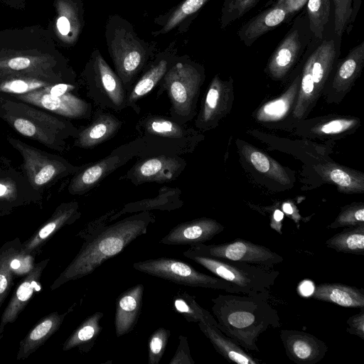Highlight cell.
Instances as JSON below:
<instances>
[{"instance_id": "obj_5", "label": "cell", "mask_w": 364, "mask_h": 364, "mask_svg": "<svg viewBox=\"0 0 364 364\" xmlns=\"http://www.w3.org/2000/svg\"><path fill=\"white\" fill-rule=\"evenodd\" d=\"M136 130L139 136L129 144L140 158L191 153L204 138L197 130L159 115L144 116Z\"/></svg>"}, {"instance_id": "obj_13", "label": "cell", "mask_w": 364, "mask_h": 364, "mask_svg": "<svg viewBox=\"0 0 364 364\" xmlns=\"http://www.w3.org/2000/svg\"><path fill=\"white\" fill-rule=\"evenodd\" d=\"M135 157L136 154L129 144L119 146L100 161L80 167L69 183L68 192L72 195L87 193L108 175Z\"/></svg>"}, {"instance_id": "obj_47", "label": "cell", "mask_w": 364, "mask_h": 364, "mask_svg": "<svg viewBox=\"0 0 364 364\" xmlns=\"http://www.w3.org/2000/svg\"><path fill=\"white\" fill-rule=\"evenodd\" d=\"M117 210L113 209L89 222L78 233L77 236L84 241H87L100 232H101L109 222L110 217Z\"/></svg>"}, {"instance_id": "obj_55", "label": "cell", "mask_w": 364, "mask_h": 364, "mask_svg": "<svg viewBox=\"0 0 364 364\" xmlns=\"http://www.w3.org/2000/svg\"><path fill=\"white\" fill-rule=\"evenodd\" d=\"M235 0H225L221 9V14L226 12Z\"/></svg>"}, {"instance_id": "obj_6", "label": "cell", "mask_w": 364, "mask_h": 364, "mask_svg": "<svg viewBox=\"0 0 364 364\" xmlns=\"http://www.w3.org/2000/svg\"><path fill=\"white\" fill-rule=\"evenodd\" d=\"M205 78V69L187 55L176 58L159 82L158 94L166 91L171 102V118L185 124L196 114L200 89Z\"/></svg>"}, {"instance_id": "obj_8", "label": "cell", "mask_w": 364, "mask_h": 364, "mask_svg": "<svg viewBox=\"0 0 364 364\" xmlns=\"http://www.w3.org/2000/svg\"><path fill=\"white\" fill-rule=\"evenodd\" d=\"M89 96L101 109L120 112L127 107V92L122 80L95 48L83 72Z\"/></svg>"}, {"instance_id": "obj_3", "label": "cell", "mask_w": 364, "mask_h": 364, "mask_svg": "<svg viewBox=\"0 0 364 364\" xmlns=\"http://www.w3.org/2000/svg\"><path fill=\"white\" fill-rule=\"evenodd\" d=\"M0 117L21 135L58 151H63L67 139H75L79 132L62 117L3 93H0Z\"/></svg>"}, {"instance_id": "obj_45", "label": "cell", "mask_w": 364, "mask_h": 364, "mask_svg": "<svg viewBox=\"0 0 364 364\" xmlns=\"http://www.w3.org/2000/svg\"><path fill=\"white\" fill-rule=\"evenodd\" d=\"M259 1V0H235L226 12L220 14V28L225 29L230 23L240 18L252 9Z\"/></svg>"}, {"instance_id": "obj_16", "label": "cell", "mask_w": 364, "mask_h": 364, "mask_svg": "<svg viewBox=\"0 0 364 364\" xmlns=\"http://www.w3.org/2000/svg\"><path fill=\"white\" fill-rule=\"evenodd\" d=\"M363 67L364 41H362L351 48L345 58L338 60L330 77L331 82L324 88L326 100L328 103H339L351 90Z\"/></svg>"}, {"instance_id": "obj_23", "label": "cell", "mask_w": 364, "mask_h": 364, "mask_svg": "<svg viewBox=\"0 0 364 364\" xmlns=\"http://www.w3.org/2000/svg\"><path fill=\"white\" fill-rule=\"evenodd\" d=\"M210 0H182L177 5L155 17L154 22L159 28L151 32L154 37L165 35L173 30L186 33L202 8Z\"/></svg>"}, {"instance_id": "obj_32", "label": "cell", "mask_w": 364, "mask_h": 364, "mask_svg": "<svg viewBox=\"0 0 364 364\" xmlns=\"http://www.w3.org/2000/svg\"><path fill=\"white\" fill-rule=\"evenodd\" d=\"M322 178L337 186L339 191L348 193L364 192V174L335 163H326L317 168Z\"/></svg>"}, {"instance_id": "obj_30", "label": "cell", "mask_w": 364, "mask_h": 364, "mask_svg": "<svg viewBox=\"0 0 364 364\" xmlns=\"http://www.w3.org/2000/svg\"><path fill=\"white\" fill-rule=\"evenodd\" d=\"M311 297L342 307L364 309V289L341 283L319 284Z\"/></svg>"}, {"instance_id": "obj_12", "label": "cell", "mask_w": 364, "mask_h": 364, "mask_svg": "<svg viewBox=\"0 0 364 364\" xmlns=\"http://www.w3.org/2000/svg\"><path fill=\"white\" fill-rule=\"evenodd\" d=\"M188 249L204 256L242 262L266 268H274L284 260L281 255L272 250L241 238L221 244H195Z\"/></svg>"}, {"instance_id": "obj_25", "label": "cell", "mask_w": 364, "mask_h": 364, "mask_svg": "<svg viewBox=\"0 0 364 364\" xmlns=\"http://www.w3.org/2000/svg\"><path fill=\"white\" fill-rule=\"evenodd\" d=\"M144 287L136 284L122 292L116 300L114 326L117 337L131 332L139 318Z\"/></svg>"}, {"instance_id": "obj_21", "label": "cell", "mask_w": 364, "mask_h": 364, "mask_svg": "<svg viewBox=\"0 0 364 364\" xmlns=\"http://www.w3.org/2000/svg\"><path fill=\"white\" fill-rule=\"evenodd\" d=\"M81 215L77 201L60 203L50 218L31 237L22 243L23 250L38 255L43 246L59 230L74 223Z\"/></svg>"}, {"instance_id": "obj_50", "label": "cell", "mask_w": 364, "mask_h": 364, "mask_svg": "<svg viewBox=\"0 0 364 364\" xmlns=\"http://www.w3.org/2000/svg\"><path fill=\"white\" fill-rule=\"evenodd\" d=\"M14 278L9 272L0 267V307L14 285Z\"/></svg>"}, {"instance_id": "obj_31", "label": "cell", "mask_w": 364, "mask_h": 364, "mask_svg": "<svg viewBox=\"0 0 364 364\" xmlns=\"http://www.w3.org/2000/svg\"><path fill=\"white\" fill-rule=\"evenodd\" d=\"M26 252L18 237L5 242L0 247V267L10 272L14 279L23 278L35 267L36 257Z\"/></svg>"}, {"instance_id": "obj_14", "label": "cell", "mask_w": 364, "mask_h": 364, "mask_svg": "<svg viewBox=\"0 0 364 364\" xmlns=\"http://www.w3.org/2000/svg\"><path fill=\"white\" fill-rule=\"evenodd\" d=\"M234 102L233 79H222L215 75L208 87L195 121L196 127L202 131L217 127L220 122L231 111Z\"/></svg>"}, {"instance_id": "obj_29", "label": "cell", "mask_w": 364, "mask_h": 364, "mask_svg": "<svg viewBox=\"0 0 364 364\" xmlns=\"http://www.w3.org/2000/svg\"><path fill=\"white\" fill-rule=\"evenodd\" d=\"M201 332L210 341L215 350L225 360L238 364H260L261 360L248 354L233 339L224 334L217 326L198 323Z\"/></svg>"}, {"instance_id": "obj_24", "label": "cell", "mask_w": 364, "mask_h": 364, "mask_svg": "<svg viewBox=\"0 0 364 364\" xmlns=\"http://www.w3.org/2000/svg\"><path fill=\"white\" fill-rule=\"evenodd\" d=\"M291 14L284 4L275 2L244 23L237 36L245 46H251L259 37L274 29Z\"/></svg>"}, {"instance_id": "obj_54", "label": "cell", "mask_w": 364, "mask_h": 364, "mask_svg": "<svg viewBox=\"0 0 364 364\" xmlns=\"http://www.w3.org/2000/svg\"><path fill=\"white\" fill-rule=\"evenodd\" d=\"M282 210H283V212H284L287 215H294V217L295 218V215L294 213V207L292 206V205L289 203H284L282 205ZM295 221H296V219H295Z\"/></svg>"}, {"instance_id": "obj_48", "label": "cell", "mask_w": 364, "mask_h": 364, "mask_svg": "<svg viewBox=\"0 0 364 364\" xmlns=\"http://www.w3.org/2000/svg\"><path fill=\"white\" fill-rule=\"evenodd\" d=\"M178 341L177 349L169 364H194L195 361L191 355L187 337L180 335Z\"/></svg>"}, {"instance_id": "obj_33", "label": "cell", "mask_w": 364, "mask_h": 364, "mask_svg": "<svg viewBox=\"0 0 364 364\" xmlns=\"http://www.w3.org/2000/svg\"><path fill=\"white\" fill-rule=\"evenodd\" d=\"M300 78L301 75L298 74L281 96L262 105L257 110L255 119L259 122H276L292 111L299 89Z\"/></svg>"}, {"instance_id": "obj_34", "label": "cell", "mask_w": 364, "mask_h": 364, "mask_svg": "<svg viewBox=\"0 0 364 364\" xmlns=\"http://www.w3.org/2000/svg\"><path fill=\"white\" fill-rule=\"evenodd\" d=\"M104 314L97 311L87 317L63 344V350L77 348L81 353L90 352L102 331L100 321Z\"/></svg>"}, {"instance_id": "obj_2", "label": "cell", "mask_w": 364, "mask_h": 364, "mask_svg": "<svg viewBox=\"0 0 364 364\" xmlns=\"http://www.w3.org/2000/svg\"><path fill=\"white\" fill-rule=\"evenodd\" d=\"M154 222L152 213L142 211L107 225L95 237L83 242L78 253L55 279L50 289L53 291L68 282L92 274L138 237L146 234L148 227Z\"/></svg>"}, {"instance_id": "obj_18", "label": "cell", "mask_w": 364, "mask_h": 364, "mask_svg": "<svg viewBox=\"0 0 364 364\" xmlns=\"http://www.w3.org/2000/svg\"><path fill=\"white\" fill-rule=\"evenodd\" d=\"M177 53L176 42L173 41L164 50L156 53L127 93V107L135 108L136 102L159 84L178 57Z\"/></svg>"}, {"instance_id": "obj_38", "label": "cell", "mask_w": 364, "mask_h": 364, "mask_svg": "<svg viewBox=\"0 0 364 364\" xmlns=\"http://www.w3.org/2000/svg\"><path fill=\"white\" fill-rule=\"evenodd\" d=\"M64 14L57 20V28L61 36L68 37V41L74 42L80 35L83 25V7L81 0L64 4Z\"/></svg>"}, {"instance_id": "obj_20", "label": "cell", "mask_w": 364, "mask_h": 364, "mask_svg": "<svg viewBox=\"0 0 364 364\" xmlns=\"http://www.w3.org/2000/svg\"><path fill=\"white\" fill-rule=\"evenodd\" d=\"M224 228L216 220L204 217L196 218L178 224L159 242L168 245L203 243L222 232Z\"/></svg>"}, {"instance_id": "obj_7", "label": "cell", "mask_w": 364, "mask_h": 364, "mask_svg": "<svg viewBox=\"0 0 364 364\" xmlns=\"http://www.w3.org/2000/svg\"><path fill=\"white\" fill-rule=\"evenodd\" d=\"M183 255L216 277L237 287L242 294H250L269 290L279 275V272L273 268L204 256L189 249L183 252Z\"/></svg>"}, {"instance_id": "obj_46", "label": "cell", "mask_w": 364, "mask_h": 364, "mask_svg": "<svg viewBox=\"0 0 364 364\" xmlns=\"http://www.w3.org/2000/svg\"><path fill=\"white\" fill-rule=\"evenodd\" d=\"M17 188L11 180H0V215L1 213L11 210L14 206L20 205L17 203Z\"/></svg>"}, {"instance_id": "obj_15", "label": "cell", "mask_w": 364, "mask_h": 364, "mask_svg": "<svg viewBox=\"0 0 364 364\" xmlns=\"http://www.w3.org/2000/svg\"><path fill=\"white\" fill-rule=\"evenodd\" d=\"M186 161L181 156L156 155L141 158L122 178L138 186L144 183H168L185 170Z\"/></svg>"}, {"instance_id": "obj_42", "label": "cell", "mask_w": 364, "mask_h": 364, "mask_svg": "<svg viewBox=\"0 0 364 364\" xmlns=\"http://www.w3.org/2000/svg\"><path fill=\"white\" fill-rule=\"evenodd\" d=\"M364 225V203L353 202L341 208L336 219L328 228H348Z\"/></svg>"}, {"instance_id": "obj_44", "label": "cell", "mask_w": 364, "mask_h": 364, "mask_svg": "<svg viewBox=\"0 0 364 364\" xmlns=\"http://www.w3.org/2000/svg\"><path fill=\"white\" fill-rule=\"evenodd\" d=\"M171 331L164 327L156 329L149 336L148 342V363L159 364L168 342Z\"/></svg>"}, {"instance_id": "obj_11", "label": "cell", "mask_w": 364, "mask_h": 364, "mask_svg": "<svg viewBox=\"0 0 364 364\" xmlns=\"http://www.w3.org/2000/svg\"><path fill=\"white\" fill-rule=\"evenodd\" d=\"M314 38L307 15H299L272 53L265 68L267 74L275 80L284 78L304 57Z\"/></svg>"}, {"instance_id": "obj_51", "label": "cell", "mask_w": 364, "mask_h": 364, "mask_svg": "<svg viewBox=\"0 0 364 364\" xmlns=\"http://www.w3.org/2000/svg\"><path fill=\"white\" fill-rule=\"evenodd\" d=\"M31 65V60L26 57H15L11 58L6 63L8 69L15 72L27 70Z\"/></svg>"}, {"instance_id": "obj_9", "label": "cell", "mask_w": 364, "mask_h": 364, "mask_svg": "<svg viewBox=\"0 0 364 364\" xmlns=\"http://www.w3.org/2000/svg\"><path fill=\"white\" fill-rule=\"evenodd\" d=\"M7 140L21 154L22 168L34 191H42L59 179L75 173L80 168L60 156L40 150L19 139L8 136Z\"/></svg>"}, {"instance_id": "obj_41", "label": "cell", "mask_w": 364, "mask_h": 364, "mask_svg": "<svg viewBox=\"0 0 364 364\" xmlns=\"http://www.w3.org/2000/svg\"><path fill=\"white\" fill-rule=\"evenodd\" d=\"M54 84L55 82L32 77H11L0 82V93L11 95H21Z\"/></svg>"}, {"instance_id": "obj_22", "label": "cell", "mask_w": 364, "mask_h": 364, "mask_svg": "<svg viewBox=\"0 0 364 364\" xmlns=\"http://www.w3.org/2000/svg\"><path fill=\"white\" fill-rule=\"evenodd\" d=\"M48 262V258L36 263L33 269L21 278L2 314L0 321V340L2 338L6 326L16 321L33 294L41 290V277Z\"/></svg>"}, {"instance_id": "obj_4", "label": "cell", "mask_w": 364, "mask_h": 364, "mask_svg": "<svg viewBox=\"0 0 364 364\" xmlns=\"http://www.w3.org/2000/svg\"><path fill=\"white\" fill-rule=\"evenodd\" d=\"M105 38L114 71L128 91L158 52L157 44L140 38L134 25L119 14L107 18Z\"/></svg>"}, {"instance_id": "obj_17", "label": "cell", "mask_w": 364, "mask_h": 364, "mask_svg": "<svg viewBox=\"0 0 364 364\" xmlns=\"http://www.w3.org/2000/svg\"><path fill=\"white\" fill-rule=\"evenodd\" d=\"M44 88L25 94L9 95L62 117L89 119L92 116V106L90 102L72 92L54 96L45 91Z\"/></svg>"}, {"instance_id": "obj_43", "label": "cell", "mask_w": 364, "mask_h": 364, "mask_svg": "<svg viewBox=\"0 0 364 364\" xmlns=\"http://www.w3.org/2000/svg\"><path fill=\"white\" fill-rule=\"evenodd\" d=\"M360 125L355 117H335L316 125L313 132L318 135L336 136L353 132Z\"/></svg>"}, {"instance_id": "obj_36", "label": "cell", "mask_w": 364, "mask_h": 364, "mask_svg": "<svg viewBox=\"0 0 364 364\" xmlns=\"http://www.w3.org/2000/svg\"><path fill=\"white\" fill-rule=\"evenodd\" d=\"M173 309L188 322H201L218 326L213 315L200 306L195 296L185 291H176L173 299Z\"/></svg>"}, {"instance_id": "obj_26", "label": "cell", "mask_w": 364, "mask_h": 364, "mask_svg": "<svg viewBox=\"0 0 364 364\" xmlns=\"http://www.w3.org/2000/svg\"><path fill=\"white\" fill-rule=\"evenodd\" d=\"M74 305L67 311H54L42 318L21 341L16 355L17 360H24L43 346L58 331L65 316L73 311Z\"/></svg>"}, {"instance_id": "obj_39", "label": "cell", "mask_w": 364, "mask_h": 364, "mask_svg": "<svg viewBox=\"0 0 364 364\" xmlns=\"http://www.w3.org/2000/svg\"><path fill=\"white\" fill-rule=\"evenodd\" d=\"M334 6L333 31L342 37L349 33L357 16L361 0H333Z\"/></svg>"}, {"instance_id": "obj_19", "label": "cell", "mask_w": 364, "mask_h": 364, "mask_svg": "<svg viewBox=\"0 0 364 364\" xmlns=\"http://www.w3.org/2000/svg\"><path fill=\"white\" fill-rule=\"evenodd\" d=\"M279 336L286 355L296 364H316L324 358L328 350L324 341L302 331L283 329Z\"/></svg>"}, {"instance_id": "obj_1", "label": "cell", "mask_w": 364, "mask_h": 364, "mask_svg": "<svg viewBox=\"0 0 364 364\" xmlns=\"http://www.w3.org/2000/svg\"><path fill=\"white\" fill-rule=\"evenodd\" d=\"M269 290L252 294H219L212 299L218 328L247 350L259 352L258 338L281 326L278 311L269 304Z\"/></svg>"}, {"instance_id": "obj_10", "label": "cell", "mask_w": 364, "mask_h": 364, "mask_svg": "<svg viewBox=\"0 0 364 364\" xmlns=\"http://www.w3.org/2000/svg\"><path fill=\"white\" fill-rule=\"evenodd\" d=\"M133 268L176 284L242 294L240 289L228 282L198 272L189 264L173 258L163 257L136 262L133 264Z\"/></svg>"}, {"instance_id": "obj_49", "label": "cell", "mask_w": 364, "mask_h": 364, "mask_svg": "<svg viewBox=\"0 0 364 364\" xmlns=\"http://www.w3.org/2000/svg\"><path fill=\"white\" fill-rule=\"evenodd\" d=\"M348 327L346 331L364 340V309L359 313L350 316L346 321Z\"/></svg>"}, {"instance_id": "obj_28", "label": "cell", "mask_w": 364, "mask_h": 364, "mask_svg": "<svg viewBox=\"0 0 364 364\" xmlns=\"http://www.w3.org/2000/svg\"><path fill=\"white\" fill-rule=\"evenodd\" d=\"M181 191L178 188L164 186L161 188L156 196L141 200L131 202L123 205L110 217L109 222L118 219L127 213H135L152 210L171 211L183 205L181 198Z\"/></svg>"}, {"instance_id": "obj_40", "label": "cell", "mask_w": 364, "mask_h": 364, "mask_svg": "<svg viewBox=\"0 0 364 364\" xmlns=\"http://www.w3.org/2000/svg\"><path fill=\"white\" fill-rule=\"evenodd\" d=\"M306 15L314 36L322 39L328 27L331 14V0H307Z\"/></svg>"}, {"instance_id": "obj_37", "label": "cell", "mask_w": 364, "mask_h": 364, "mask_svg": "<svg viewBox=\"0 0 364 364\" xmlns=\"http://www.w3.org/2000/svg\"><path fill=\"white\" fill-rule=\"evenodd\" d=\"M325 244L336 252L364 256V225L345 228Z\"/></svg>"}, {"instance_id": "obj_53", "label": "cell", "mask_w": 364, "mask_h": 364, "mask_svg": "<svg viewBox=\"0 0 364 364\" xmlns=\"http://www.w3.org/2000/svg\"><path fill=\"white\" fill-rule=\"evenodd\" d=\"M275 2L284 4L291 14L299 10L307 0H276Z\"/></svg>"}, {"instance_id": "obj_52", "label": "cell", "mask_w": 364, "mask_h": 364, "mask_svg": "<svg viewBox=\"0 0 364 364\" xmlns=\"http://www.w3.org/2000/svg\"><path fill=\"white\" fill-rule=\"evenodd\" d=\"M76 86L71 83L58 82L44 88L45 91L54 96H62L72 92Z\"/></svg>"}, {"instance_id": "obj_35", "label": "cell", "mask_w": 364, "mask_h": 364, "mask_svg": "<svg viewBox=\"0 0 364 364\" xmlns=\"http://www.w3.org/2000/svg\"><path fill=\"white\" fill-rule=\"evenodd\" d=\"M242 152L244 157L258 172L283 186L292 183L286 169L278 162L254 146L245 144Z\"/></svg>"}, {"instance_id": "obj_27", "label": "cell", "mask_w": 364, "mask_h": 364, "mask_svg": "<svg viewBox=\"0 0 364 364\" xmlns=\"http://www.w3.org/2000/svg\"><path fill=\"white\" fill-rule=\"evenodd\" d=\"M122 124V122L114 114L98 112L89 125L79 129L74 144L83 149L93 148L112 138Z\"/></svg>"}]
</instances>
